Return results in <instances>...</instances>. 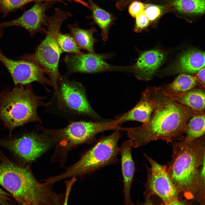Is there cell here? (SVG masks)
Masks as SVG:
<instances>
[{"label": "cell", "mask_w": 205, "mask_h": 205, "mask_svg": "<svg viewBox=\"0 0 205 205\" xmlns=\"http://www.w3.org/2000/svg\"><path fill=\"white\" fill-rule=\"evenodd\" d=\"M146 88L153 106L149 120L138 127L120 129L127 132L132 147L137 148L157 140L169 143L183 139L188 122L198 114L172 100L161 87Z\"/></svg>", "instance_id": "cell-1"}, {"label": "cell", "mask_w": 205, "mask_h": 205, "mask_svg": "<svg viewBox=\"0 0 205 205\" xmlns=\"http://www.w3.org/2000/svg\"><path fill=\"white\" fill-rule=\"evenodd\" d=\"M31 166L11 160L0 150V185L19 205L60 204V197L52 185L39 182Z\"/></svg>", "instance_id": "cell-2"}, {"label": "cell", "mask_w": 205, "mask_h": 205, "mask_svg": "<svg viewBox=\"0 0 205 205\" xmlns=\"http://www.w3.org/2000/svg\"><path fill=\"white\" fill-rule=\"evenodd\" d=\"M173 144L172 159L166 165L167 172L180 194L193 200L195 179L205 157L204 137L191 142L182 139Z\"/></svg>", "instance_id": "cell-3"}, {"label": "cell", "mask_w": 205, "mask_h": 205, "mask_svg": "<svg viewBox=\"0 0 205 205\" xmlns=\"http://www.w3.org/2000/svg\"><path fill=\"white\" fill-rule=\"evenodd\" d=\"M119 119L108 121H81L71 122L64 128L57 129L38 126V130L48 135L56 147L52 156L53 161L64 165L69 152L80 145L90 144L95 140L98 134L106 131L118 130L120 127Z\"/></svg>", "instance_id": "cell-4"}, {"label": "cell", "mask_w": 205, "mask_h": 205, "mask_svg": "<svg viewBox=\"0 0 205 205\" xmlns=\"http://www.w3.org/2000/svg\"><path fill=\"white\" fill-rule=\"evenodd\" d=\"M15 85L11 90H5L0 94V120L9 130V137L17 127L32 122L42 123L37 108L51 104L44 101L46 97L34 94L30 84L25 87L22 85Z\"/></svg>", "instance_id": "cell-5"}, {"label": "cell", "mask_w": 205, "mask_h": 205, "mask_svg": "<svg viewBox=\"0 0 205 205\" xmlns=\"http://www.w3.org/2000/svg\"><path fill=\"white\" fill-rule=\"evenodd\" d=\"M72 16L69 12L56 8L54 14L48 17L46 36L32 54L20 58L32 62L40 67L48 76L56 97L58 95V83L61 77L59 70L60 58L62 51L57 41V36L64 21Z\"/></svg>", "instance_id": "cell-6"}, {"label": "cell", "mask_w": 205, "mask_h": 205, "mask_svg": "<svg viewBox=\"0 0 205 205\" xmlns=\"http://www.w3.org/2000/svg\"><path fill=\"white\" fill-rule=\"evenodd\" d=\"M120 137L119 130H116L102 137L64 173L49 177V182L54 184L63 179L85 175L116 163L119 153L118 143Z\"/></svg>", "instance_id": "cell-7"}, {"label": "cell", "mask_w": 205, "mask_h": 205, "mask_svg": "<svg viewBox=\"0 0 205 205\" xmlns=\"http://www.w3.org/2000/svg\"><path fill=\"white\" fill-rule=\"evenodd\" d=\"M52 143L48 135L34 132L0 139V146L8 150L15 161L31 165L48 150Z\"/></svg>", "instance_id": "cell-8"}, {"label": "cell", "mask_w": 205, "mask_h": 205, "mask_svg": "<svg viewBox=\"0 0 205 205\" xmlns=\"http://www.w3.org/2000/svg\"><path fill=\"white\" fill-rule=\"evenodd\" d=\"M150 167H147V175L145 184V198L155 196L159 198L163 204L180 196L167 172L166 165L160 164L144 153Z\"/></svg>", "instance_id": "cell-9"}, {"label": "cell", "mask_w": 205, "mask_h": 205, "mask_svg": "<svg viewBox=\"0 0 205 205\" xmlns=\"http://www.w3.org/2000/svg\"><path fill=\"white\" fill-rule=\"evenodd\" d=\"M58 87V95L56 99L59 109L65 107L78 114L100 118L91 106L81 84L61 76Z\"/></svg>", "instance_id": "cell-10"}, {"label": "cell", "mask_w": 205, "mask_h": 205, "mask_svg": "<svg viewBox=\"0 0 205 205\" xmlns=\"http://www.w3.org/2000/svg\"><path fill=\"white\" fill-rule=\"evenodd\" d=\"M109 55L83 53L79 55L67 54L64 58L68 73H94L108 71H128V67L114 66L105 59Z\"/></svg>", "instance_id": "cell-11"}, {"label": "cell", "mask_w": 205, "mask_h": 205, "mask_svg": "<svg viewBox=\"0 0 205 205\" xmlns=\"http://www.w3.org/2000/svg\"><path fill=\"white\" fill-rule=\"evenodd\" d=\"M0 61L10 73L15 85H25L37 81L46 87L52 86L51 80L45 76L44 71L35 63L25 60H13L0 53Z\"/></svg>", "instance_id": "cell-12"}, {"label": "cell", "mask_w": 205, "mask_h": 205, "mask_svg": "<svg viewBox=\"0 0 205 205\" xmlns=\"http://www.w3.org/2000/svg\"><path fill=\"white\" fill-rule=\"evenodd\" d=\"M37 1L30 9L26 11L19 18L13 20L0 23V27L20 26L24 28L32 36L37 32L46 33V30L43 27L47 24L48 17L46 11L55 2L48 1Z\"/></svg>", "instance_id": "cell-13"}, {"label": "cell", "mask_w": 205, "mask_h": 205, "mask_svg": "<svg viewBox=\"0 0 205 205\" xmlns=\"http://www.w3.org/2000/svg\"><path fill=\"white\" fill-rule=\"evenodd\" d=\"M164 53L158 50L141 52L134 64L130 66V72L139 80H150L163 62Z\"/></svg>", "instance_id": "cell-14"}, {"label": "cell", "mask_w": 205, "mask_h": 205, "mask_svg": "<svg viewBox=\"0 0 205 205\" xmlns=\"http://www.w3.org/2000/svg\"><path fill=\"white\" fill-rule=\"evenodd\" d=\"M129 140L125 141L119 147L121 155L125 204L133 205L131 198L130 190L135 171V166L132 155V148Z\"/></svg>", "instance_id": "cell-15"}, {"label": "cell", "mask_w": 205, "mask_h": 205, "mask_svg": "<svg viewBox=\"0 0 205 205\" xmlns=\"http://www.w3.org/2000/svg\"><path fill=\"white\" fill-rule=\"evenodd\" d=\"M204 66V52L189 49L182 53L170 68V71L175 73L194 74Z\"/></svg>", "instance_id": "cell-16"}, {"label": "cell", "mask_w": 205, "mask_h": 205, "mask_svg": "<svg viewBox=\"0 0 205 205\" xmlns=\"http://www.w3.org/2000/svg\"><path fill=\"white\" fill-rule=\"evenodd\" d=\"M153 106L149 92L146 88L142 93L141 98L136 105L127 112L117 117L120 123L128 121H137L143 124L147 123L153 112Z\"/></svg>", "instance_id": "cell-17"}, {"label": "cell", "mask_w": 205, "mask_h": 205, "mask_svg": "<svg viewBox=\"0 0 205 205\" xmlns=\"http://www.w3.org/2000/svg\"><path fill=\"white\" fill-rule=\"evenodd\" d=\"M68 27L70 34L81 49L85 50L88 53H95L94 46L98 40L93 36L94 33L97 31L95 27H92L88 29H83L79 27L77 22L69 24Z\"/></svg>", "instance_id": "cell-18"}, {"label": "cell", "mask_w": 205, "mask_h": 205, "mask_svg": "<svg viewBox=\"0 0 205 205\" xmlns=\"http://www.w3.org/2000/svg\"><path fill=\"white\" fill-rule=\"evenodd\" d=\"M205 90L192 89L177 96H170L174 101L188 107L198 114L205 113Z\"/></svg>", "instance_id": "cell-19"}, {"label": "cell", "mask_w": 205, "mask_h": 205, "mask_svg": "<svg viewBox=\"0 0 205 205\" xmlns=\"http://www.w3.org/2000/svg\"><path fill=\"white\" fill-rule=\"evenodd\" d=\"M92 13L89 17L93 20L101 30V36L104 41L108 39L109 30L110 27L115 20L112 14L102 9L94 3L92 0H87Z\"/></svg>", "instance_id": "cell-20"}, {"label": "cell", "mask_w": 205, "mask_h": 205, "mask_svg": "<svg viewBox=\"0 0 205 205\" xmlns=\"http://www.w3.org/2000/svg\"><path fill=\"white\" fill-rule=\"evenodd\" d=\"M197 85L194 76L181 73L171 83L161 87L163 91L170 96L182 95Z\"/></svg>", "instance_id": "cell-21"}, {"label": "cell", "mask_w": 205, "mask_h": 205, "mask_svg": "<svg viewBox=\"0 0 205 205\" xmlns=\"http://www.w3.org/2000/svg\"><path fill=\"white\" fill-rule=\"evenodd\" d=\"M183 140L191 142L203 136L205 134V113L196 114L187 123Z\"/></svg>", "instance_id": "cell-22"}, {"label": "cell", "mask_w": 205, "mask_h": 205, "mask_svg": "<svg viewBox=\"0 0 205 205\" xmlns=\"http://www.w3.org/2000/svg\"><path fill=\"white\" fill-rule=\"evenodd\" d=\"M171 4L182 13L198 15L204 13L205 11V0H171Z\"/></svg>", "instance_id": "cell-23"}, {"label": "cell", "mask_w": 205, "mask_h": 205, "mask_svg": "<svg viewBox=\"0 0 205 205\" xmlns=\"http://www.w3.org/2000/svg\"><path fill=\"white\" fill-rule=\"evenodd\" d=\"M205 159L204 158L199 167L194 184V200L201 205L205 204Z\"/></svg>", "instance_id": "cell-24"}, {"label": "cell", "mask_w": 205, "mask_h": 205, "mask_svg": "<svg viewBox=\"0 0 205 205\" xmlns=\"http://www.w3.org/2000/svg\"><path fill=\"white\" fill-rule=\"evenodd\" d=\"M57 42L63 53L79 55L84 53L70 34H63L60 32L57 36Z\"/></svg>", "instance_id": "cell-25"}, {"label": "cell", "mask_w": 205, "mask_h": 205, "mask_svg": "<svg viewBox=\"0 0 205 205\" xmlns=\"http://www.w3.org/2000/svg\"><path fill=\"white\" fill-rule=\"evenodd\" d=\"M44 1V0H0V12L3 17L16 9L22 7L26 3L32 2Z\"/></svg>", "instance_id": "cell-26"}, {"label": "cell", "mask_w": 205, "mask_h": 205, "mask_svg": "<svg viewBox=\"0 0 205 205\" xmlns=\"http://www.w3.org/2000/svg\"><path fill=\"white\" fill-rule=\"evenodd\" d=\"M135 18V22L133 28V30L135 32H141L149 26L150 22L144 11L138 13Z\"/></svg>", "instance_id": "cell-27"}, {"label": "cell", "mask_w": 205, "mask_h": 205, "mask_svg": "<svg viewBox=\"0 0 205 205\" xmlns=\"http://www.w3.org/2000/svg\"><path fill=\"white\" fill-rule=\"evenodd\" d=\"M144 12L150 22H153L158 18L162 14V7L155 5H144Z\"/></svg>", "instance_id": "cell-28"}, {"label": "cell", "mask_w": 205, "mask_h": 205, "mask_svg": "<svg viewBox=\"0 0 205 205\" xmlns=\"http://www.w3.org/2000/svg\"><path fill=\"white\" fill-rule=\"evenodd\" d=\"M130 5L128 12L133 17L135 18L138 13L144 11V5L140 1L135 0L132 2Z\"/></svg>", "instance_id": "cell-29"}, {"label": "cell", "mask_w": 205, "mask_h": 205, "mask_svg": "<svg viewBox=\"0 0 205 205\" xmlns=\"http://www.w3.org/2000/svg\"><path fill=\"white\" fill-rule=\"evenodd\" d=\"M12 196L0 188V204L4 205L16 204V202Z\"/></svg>", "instance_id": "cell-30"}, {"label": "cell", "mask_w": 205, "mask_h": 205, "mask_svg": "<svg viewBox=\"0 0 205 205\" xmlns=\"http://www.w3.org/2000/svg\"><path fill=\"white\" fill-rule=\"evenodd\" d=\"M196 73L194 76L197 85L205 90V67L201 69Z\"/></svg>", "instance_id": "cell-31"}, {"label": "cell", "mask_w": 205, "mask_h": 205, "mask_svg": "<svg viewBox=\"0 0 205 205\" xmlns=\"http://www.w3.org/2000/svg\"><path fill=\"white\" fill-rule=\"evenodd\" d=\"M189 200L185 198L183 199L180 197V196L170 200L166 205H188L191 203Z\"/></svg>", "instance_id": "cell-32"}, {"label": "cell", "mask_w": 205, "mask_h": 205, "mask_svg": "<svg viewBox=\"0 0 205 205\" xmlns=\"http://www.w3.org/2000/svg\"><path fill=\"white\" fill-rule=\"evenodd\" d=\"M137 0H119L116 4V8L118 10L122 11L132 2Z\"/></svg>", "instance_id": "cell-33"}, {"label": "cell", "mask_w": 205, "mask_h": 205, "mask_svg": "<svg viewBox=\"0 0 205 205\" xmlns=\"http://www.w3.org/2000/svg\"><path fill=\"white\" fill-rule=\"evenodd\" d=\"M70 1H75L76 2H77L78 3H79L80 4H81L85 7H87V8H88L89 9H90V5L89 4H88L86 2H85L82 0H68ZM44 1H52L54 2L55 1H62L61 0H44Z\"/></svg>", "instance_id": "cell-34"}, {"label": "cell", "mask_w": 205, "mask_h": 205, "mask_svg": "<svg viewBox=\"0 0 205 205\" xmlns=\"http://www.w3.org/2000/svg\"><path fill=\"white\" fill-rule=\"evenodd\" d=\"M2 28L0 27V37L1 36L2 34ZM0 53H2L1 50L0 49Z\"/></svg>", "instance_id": "cell-35"}, {"label": "cell", "mask_w": 205, "mask_h": 205, "mask_svg": "<svg viewBox=\"0 0 205 205\" xmlns=\"http://www.w3.org/2000/svg\"><path fill=\"white\" fill-rule=\"evenodd\" d=\"M117 0V1H118L119 0Z\"/></svg>", "instance_id": "cell-36"}]
</instances>
